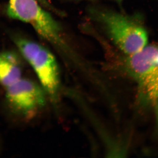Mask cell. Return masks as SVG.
<instances>
[{
	"mask_svg": "<svg viewBox=\"0 0 158 158\" xmlns=\"http://www.w3.org/2000/svg\"><path fill=\"white\" fill-rule=\"evenodd\" d=\"M96 12L109 39L122 54H135L147 45L148 33L139 17L111 11Z\"/></svg>",
	"mask_w": 158,
	"mask_h": 158,
	"instance_id": "obj_1",
	"label": "cell"
},
{
	"mask_svg": "<svg viewBox=\"0 0 158 158\" xmlns=\"http://www.w3.org/2000/svg\"><path fill=\"white\" fill-rule=\"evenodd\" d=\"M123 72L135 81L141 98L148 102L158 100V45H147L141 50L124 56Z\"/></svg>",
	"mask_w": 158,
	"mask_h": 158,
	"instance_id": "obj_2",
	"label": "cell"
},
{
	"mask_svg": "<svg viewBox=\"0 0 158 158\" xmlns=\"http://www.w3.org/2000/svg\"><path fill=\"white\" fill-rule=\"evenodd\" d=\"M21 54L34 69L43 88L53 98H56L59 84L58 64L48 49L25 38L16 41Z\"/></svg>",
	"mask_w": 158,
	"mask_h": 158,
	"instance_id": "obj_3",
	"label": "cell"
},
{
	"mask_svg": "<svg viewBox=\"0 0 158 158\" xmlns=\"http://www.w3.org/2000/svg\"><path fill=\"white\" fill-rule=\"evenodd\" d=\"M6 99L15 111L24 115L32 114L44 105V92L31 81L21 78L7 88Z\"/></svg>",
	"mask_w": 158,
	"mask_h": 158,
	"instance_id": "obj_4",
	"label": "cell"
},
{
	"mask_svg": "<svg viewBox=\"0 0 158 158\" xmlns=\"http://www.w3.org/2000/svg\"><path fill=\"white\" fill-rule=\"evenodd\" d=\"M21 69L16 54L11 52L0 54V83L7 88L21 78Z\"/></svg>",
	"mask_w": 158,
	"mask_h": 158,
	"instance_id": "obj_5",
	"label": "cell"
},
{
	"mask_svg": "<svg viewBox=\"0 0 158 158\" xmlns=\"http://www.w3.org/2000/svg\"><path fill=\"white\" fill-rule=\"evenodd\" d=\"M36 1H38L39 2L41 3V4L44 5L46 7L50 8L52 7L47 0H36Z\"/></svg>",
	"mask_w": 158,
	"mask_h": 158,
	"instance_id": "obj_6",
	"label": "cell"
},
{
	"mask_svg": "<svg viewBox=\"0 0 158 158\" xmlns=\"http://www.w3.org/2000/svg\"><path fill=\"white\" fill-rule=\"evenodd\" d=\"M156 105L155 108V111L156 116L157 119L158 123V100L156 102Z\"/></svg>",
	"mask_w": 158,
	"mask_h": 158,
	"instance_id": "obj_7",
	"label": "cell"
},
{
	"mask_svg": "<svg viewBox=\"0 0 158 158\" xmlns=\"http://www.w3.org/2000/svg\"><path fill=\"white\" fill-rule=\"evenodd\" d=\"M118 2H121L122 0H116Z\"/></svg>",
	"mask_w": 158,
	"mask_h": 158,
	"instance_id": "obj_8",
	"label": "cell"
}]
</instances>
